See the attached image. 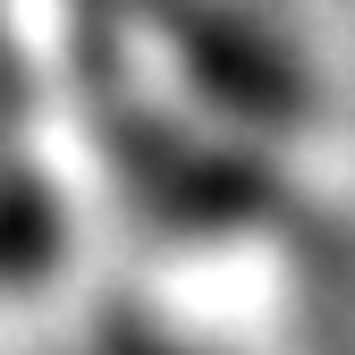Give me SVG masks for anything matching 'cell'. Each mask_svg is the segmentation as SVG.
<instances>
[{
	"label": "cell",
	"mask_w": 355,
	"mask_h": 355,
	"mask_svg": "<svg viewBox=\"0 0 355 355\" xmlns=\"http://www.w3.org/2000/svg\"><path fill=\"white\" fill-rule=\"evenodd\" d=\"M102 355H169V338H153V330H110Z\"/></svg>",
	"instance_id": "1"
}]
</instances>
